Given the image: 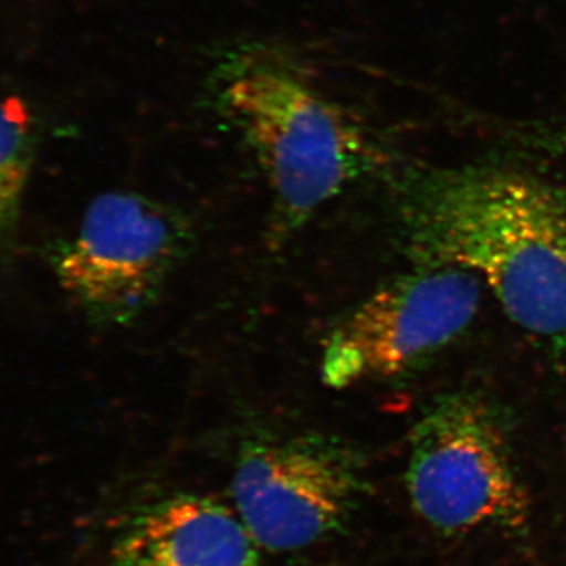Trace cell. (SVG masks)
Here are the masks:
<instances>
[{
  "label": "cell",
  "mask_w": 566,
  "mask_h": 566,
  "mask_svg": "<svg viewBox=\"0 0 566 566\" xmlns=\"http://www.w3.org/2000/svg\"><path fill=\"white\" fill-rule=\"evenodd\" d=\"M409 249L424 266L468 270L526 333L566 353V192L513 167L416 175L403 199Z\"/></svg>",
  "instance_id": "1"
},
{
  "label": "cell",
  "mask_w": 566,
  "mask_h": 566,
  "mask_svg": "<svg viewBox=\"0 0 566 566\" xmlns=\"http://www.w3.org/2000/svg\"><path fill=\"white\" fill-rule=\"evenodd\" d=\"M207 99L266 178L275 238L301 229L382 163L370 129L281 48L241 43L223 51L208 74Z\"/></svg>",
  "instance_id": "2"
},
{
  "label": "cell",
  "mask_w": 566,
  "mask_h": 566,
  "mask_svg": "<svg viewBox=\"0 0 566 566\" xmlns=\"http://www.w3.org/2000/svg\"><path fill=\"white\" fill-rule=\"evenodd\" d=\"M406 490L417 515L444 535L527 527L528 495L504 424L476 395L442 398L416 424Z\"/></svg>",
  "instance_id": "3"
},
{
  "label": "cell",
  "mask_w": 566,
  "mask_h": 566,
  "mask_svg": "<svg viewBox=\"0 0 566 566\" xmlns=\"http://www.w3.org/2000/svg\"><path fill=\"white\" fill-rule=\"evenodd\" d=\"M365 491L356 453L316 434L252 442L232 476L234 512L268 553H296L342 534Z\"/></svg>",
  "instance_id": "4"
},
{
  "label": "cell",
  "mask_w": 566,
  "mask_h": 566,
  "mask_svg": "<svg viewBox=\"0 0 566 566\" xmlns=\"http://www.w3.org/2000/svg\"><path fill=\"white\" fill-rule=\"evenodd\" d=\"M483 283L463 268L424 266L386 283L327 337L324 385L392 378L455 340L475 318Z\"/></svg>",
  "instance_id": "5"
},
{
  "label": "cell",
  "mask_w": 566,
  "mask_h": 566,
  "mask_svg": "<svg viewBox=\"0 0 566 566\" xmlns=\"http://www.w3.org/2000/svg\"><path fill=\"white\" fill-rule=\"evenodd\" d=\"M189 241L188 223L167 205L106 192L93 200L55 268L63 289L93 318L125 324L158 300Z\"/></svg>",
  "instance_id": "6"
},
{
  "label": "cell",
  "mask_w": 566,
  "mask_h": 566,
  "mask_svg": "<svg viewBox=\"0 0 566 566\" xmlns=\"http://www.w3.org/2000/svg\"><path fill=\"white\" fill-rule=\"evenodd\" d=\"M109 566H275L233 506L200 494H172L126 517Z\"/></svg>",
  "instance_id": "7"
},
{
  "label": "cell",
  "mask_w": 566,
  "mask_h": 566,
  "mask_svg": "<svg viewBox=\"0 0 566 566\" xmlns=\"http://www.w3.org/2000/svg\"><path fill=\"white\" fill-rule=\"evenodd\" d=\"M35 155V126L28 106L0 98V245L17 227Z\"/></svg>",
  "instance_id": "8"
},
{
  "label": "cell",
  "mask_w": 566,
  "mask_h": 566,
  "mask_svg": "<svg viewBox=\"0 0 566 566\" xmlns=\"http://www.w3.org/2000/svg\"><path fill=\"white\" fill-rule=\"evenodd\" d=\"M543 144L554 158L566 166V126L543 136Z\"/></svg>",
  "instance_id": "9"
}]
</instances>
